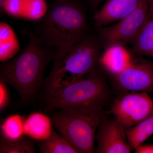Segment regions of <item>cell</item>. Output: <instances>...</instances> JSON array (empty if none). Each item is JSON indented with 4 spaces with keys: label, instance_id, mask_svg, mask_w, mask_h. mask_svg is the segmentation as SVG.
<instances>
[{
    "label": "cell",
    "instance_id": "obj_1",
    "mask_svg": "<svg viewBox=\"0 0 153 153\" xmlns=\"http://www.w3.org/2000/svg\"><path fill=\"white\" fill-rule=\"evenodd\" d=\"M56 50L33 33L19 55L2 63L0 82L13 86L22 101L29 102L42 85L45 70L54 60Z\"/></svg>",
    "mask_w": 153,
    "mask_h": 153
},
{
    "label": "cell",
    "instance_id": "obj_2",
    "mask_svg": "<svg viewBox=\"0 0 153 153\" xmlns=\"http://www.w3.org/2000/svg\"><path fill=\"white\" fill-rule=\"evenodd\" d=\"M100 42L92 35L76 43L56 49L54 64L45 80L47 95L96 71Z\"/></svg>",
    "mask_w": 153,
    "mask_h": 153
},
{
    "label": "cell",
    "instance_id": "obj_3",
    "mask_svg": "<svg viewBox=\"0 0 153 153\" xmlns=\"http://www.w3.org/2000/svg\"><path fill=\"white\" fill-rule=\"evenodd\" d=\"M38 22L35 33L56 49L74 44L89 34L85 12L69 1L52 5Z\"/></svg>",
    "mask_w": 153,
    "mask_h": 153
},
{
    "label": "cell",
    "instance_id": "obj_4",
    "mask_svg": "<svg viewBox=\"0 0 153 153\" xmlns=\"http://www.w3.org/2000/svg\"><path fill=\"white\" fill-rule=\"evenodd\" d=\"M52 113L53 126L78 153L95 152L96 133L104 117L103 107H68Z\"/></svg>",
    "mask_w": 153,
    "mask_h": 153
},
{
    "label": "cell",
    "instance_id": "obj_5",
    "mask_svg": "<svg viewBox=\"0 0 153 153\" xmlns=\"http://www.w3.org/2000/svg\"><path fill=\"white\" fill-rule=\"evenodd\" d=\"M107 97L104 79L96 71L47 95L44 111L51 113L68 107H103Z\"/></svg>",
    "mask_w": 153,
    "mask_h": 153
},
{
    "label": "cell",
    "instance_id": "obj_6",
    "mask_svg": "<svg viewBox=\"0 0 153 153\" xmlns=\"http://www.w3.org/2000/svg\"><path fill=\"white\" fill-rule=\"evenodd\" d=\"M149 16L148 0H140L136 8L126 16L113 25L97 28L100 39L107 47L133 43Z\"/></svg>",
    "mask_w": 153,
    "mask_h": 153
},
{
    "label": "cell",
    "instance_id": "obj_7",
    "mask_svg": "<svg viewBox=\"0 0 153 153\" xmlns=\"http://www.w3.org/2000/svg\"><path fill=\"white\" fill-rule=\"evenodd\" d=\"M111 111L127 129L153 115V101L146 92H131L114 102Z\"/></svg>",
    "mask_w": 153,
    "mask_h": 153
},
{
    "label": "cell",
    "instance_id": "obj_8",
    "mask_svg": "<svg viewBox=\"0 0 153 153\" xmlns=\"http://www.w3.org/2000/svg\"><path fill=\"white\" fill-rule=\"evenodd\" d=\"M96 136L97 146L95 152L100 153H129L130 146L124 127L115 118L104 123L102 122Z\"/></svg>",
    "mask_w": 153,
    "mask_h": 153
},
{
    "label": "cell",
    "instance_id": "obj_9",
    "mask_svg": "<svg viewBox=\"0 0 153 153\" xmlns=\"http://www.w3.org/2000/svg\"><path fill=\"white\" fill-rule=\"evenodd\" d=\"M118 85L130 92H147L153 90V64L132 62L117 74Z\"/></svg>",
    "mask_w": 153,
    "mask_h": 153
},
{
    "label": "cell",
    "instance_id": "obj_10",
    "mask_svg": "<svg viewBox=\"0 0 153 153\" xmlns=\"http://www.w3.org/2000/svg\"><path fill=\"white\" fill-rule=\"evenodd\" d=\"M140 0H108L97 11L94 16L95 27L98 28L115 23L131 13Z\"/></svg>",
    "mask_w": 153,
    "mask_h": 153
},
{
    "label": "cell",
    "instance_id": "obj_11",
    "mask_svg": "<svg viewBox=\"0 0 153 153\" xmlns=\"http://www.w3.org/2000/svg\"><path fill=\"white\" fill-rule=\"evenodd\" d=\"M99 60L105 68L115 75L132 62L129 52L120 44L108 47Z\"/></svg>",
    "mask_w": 153,
    "mask_h": 153
},
{
    "label": "cell",
    "instance_id": "obj_12",
    "mask_svg": "<svg viewBox=\"0 0 153 153\" xmlns=\"http://www.w3.org/2000/svg\"><path fill=\"white\" fill-rule=\"evenodd\" d=\"M52 126L51 118L40 113H34L25 119V135L42 141L50 136L53 131Z\"/></svg>",
    "mask_w": 153,
    "mask_h": 153
},
{
    "label": "cell",
    "instance_id": "obj_13",
    "mask_svg": "<svg viewBox=\"0 0 153 153\" xmlns=\"http://www.w3.org/2000/svg\"><path fill=\"white\" fill-rule=\"evenodd\" d=\"M20 49L18 38L13 30L4 22L0 23V61L2 63L11 60Z\"/></svg>",
    "mask_w": 153,
    "mask_h": 153
},
{
    "label": "cell",
    "instance_id": "obj_14",
    "mask_svg": "<svg viewBox=\"0 0 153 153\" xmlns=\"http://www.w3.org/2000/svg\"><path fill=\"white\" fill-rule=\"evenodd\" d=\"M127 138L131 149H136L153 134V115L126 130Z\"/></svg>",
    "mask_w": 153,
    "mask_h": 153
},
{
    "label": "cell",
    "instance_id": "obj_15",
    "mask_svg": "<svg viewBox=\"0 0 153 153\" xmlns=\"http://www.w3.org/2000/svg\"><path fill=\"white\" fill-rule=\"evenodd\" d=\"M39 148L41 153H78L63 136L54 130L48 138L41 141Z\"/></svg>",
    "mask_w": 153,
    "mask_h": 153
},
{
    "label": "cell",
    "instance_id": "obj_16",
    "mask_svg": "<svg viewBox=\"0 0 153 153\" xmlns=\"http://www.w3.org/2000/svg\"><path fill=\"white\" fill-rule=\"evenodd\" d=\"M132 43L133 49L136 52L152 55L153 52V16L149 15L147 20Z\"/></svg>",
    "mask_w": 153,
    "mask_h": 153
},
{
    "label": "cell",
    "instance_id": "obj_17",
    "mask_svg": "<svg viewBox=\"0 0 153 153\" xmlns=\"http://www.w3.org/2000/svg\"><path fill=\"white\" fill-rule=\"evenodd\" d=\"M25 119L19 114L10 116L1 125V135L7 139L16 140L25 136Z\"/></svg>",
    "mask_w": 153,
    "mask_h": 153
},
{
    "label": "cell",
    "instance_id": "obj_18",
    "mask_svg": "<svg viewBox=\"0 0 153 153\" xmlns=\"http://www.w3.org/2000/svg\"><path fill=\"white\" fill-rule=\"evenodd\" d=\"M1 153H35V143L25 136L16 140H8L1 137Z\"/></svg>",
    "mask_w": 153,
    "mask_h": 153
},
{
    "label": "cell",
    "instance_id": "obj_19",
    "mask_svg": "<svg viewBox=\"0 0 153 153\" xmlns=\"http://www.w3.org/2000/svg\"><path fill=\"white\" fill-rule=\"evenodd\" d=\"M47 10L45 0H28L24 18L38 21L44 17Z\"/></svg>",
    "mask_w": 153,
    "mask_h": 153
},
{
    "label": "cell",
    "instance_id": "obj_20",
    "mask_svg": "<svg viewBox=\"0 0 153 153\" xmlns=\"http://www.w3.org/2000/svg\"><path fill=\"white\" fill-rule=\"evenodd\" d=\"M28 0H4L1 8L14 17L24 18Z\"/></svg>",
    "mask_w": 153,
    "mask_h": 153
},
{
    "label": "cell",
    "instance_id": "obj_21",
    "mask_svg": "<svg viewBox=\"0 0 153 153\" xmlns=\"http://www.w3.org/2000/svg\"><path fill=\"white\" fill-rule=\"evenodd\" d=\"M10 101L9 90L6 83L0 82V111L2 112L8 105Z\"/></svg>",
    "mask_w": 153,
    "mask_h": 153
},
{
    "label": "cell",
    "instance_id": "obj_22",
    "mask_svg": "<svg viewBox=\"0 0 153 153\" xmlns=\"http://www.w3.org/2000/svg\"><path fill=\"white\" fill-rule=\"evenodd\" d=\"M136 153H153V145H141L135 149Z\"/></svg>",
    "mask_w": 153,
    "mask_h": 153
},
{
    "label": "cell",
    "instance_id": "obj_23",
    "mask_svg": "<svg viewBox=\"0 0 153 153\" xmlns=\"http://www.w3.org/2000/svg\"><path fill=\"white\" fill-rule=\"evenodd\" d=\"M149 4V15L153 16V0H148Z\"/></svg>",
    "mask_w": 153,
    "mask_h": 153
},
{
    "label": "cell",
    "instance_id": "obj_24",
    "mask_svg": "<svg viewBox=\"0 0 153 153\" xmlns=\"http://www.w3.org/2000/svg\"><path fill=\"white\" fill-rule=\"evenodd\" d=\"M104 0H91V1L92 3V5L94 7V6L98 5L100 3L102 2Z\"/></svg>",
    "mask_w": 153,
    "mask_h": 153
},
{
    "label": "cell",
    "instance_id": "obj_25",
    "mask_svg": "<svg viewBox=\"0 0 153 153\" xmlns=\"http://www.w3.org/2000/svg\"><path fill=\"white\" fill-rule=\"evenodd\" d=\"M4 1V0H0V7H1V8L2 7Z\"/></svg>",
    "mask_w": 153,
    "mask_h": 153
},
{
    "label": "cell",
    "instance_id": "obj_26",
    "mask_svg": "<svg viewBox=\"0 0 153 153\" xmlns=\"http://www.w3.org/2000/svg\"><path fill=\"white\" fill-rule=\"evenodd\" d=\"M152 57H153V52L152 53Z\"/></svg>",
    "mask_w": 153,
    "mask_h": 153
}]
</instances>
